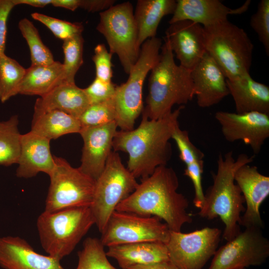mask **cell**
Here are the masks:
<instances>
[{
    "mask_svg": "<svg viewBox=\"0 0 269 269\" xmlns=\"http://www.w3.org/2000/svg\"><path fill=\"white\" fill-rule=\"evenodd\" d=\"M254 157L255 155L242 153L235 159L232 151L224 155L220 153L217 172L213 174V184L204 194V202L198 213L207 220L220 218L225 225L222 237L227 241L241 232V214L245 211L244 197L235 182V173L241 166L250 164Z\"/></svg>",
    "mask_w": 269,
    "mask_h": 269,
    "instance_id": "cell-3",
    "label": "cell"
},
{
    "mask_svg": "<svg viewBox=\"0 0 269 269\" xmlns=\"http://www.w3.org/2000/svg\"><path fill=\"white\" fill-rule=\"evenodd\" d=\"M250 4L247 0L239 7L230 8L219 0H177L169 23L189 20L207 27L228 20L229 15L245 12Z\"/></svg>",
    "mask_w": 269,
    "mask_h": 269,
    "instance_id": "cell-19",
    "label": "cell"
},
{
    "mask_svg": "<svg viewBox=\"0 0 269 269\" xmlns=\"http://www.w3.org/2000/svg\"><path fill=\"white\" fill-rule=\"evenodd\" d=\"M94 224L90 206L44 211L36 223L42 248L60 261L72 253Z\"/></svg>",
    "mask_w": 269,
    "mask_h": 269,
    "instance_id": "cell-5",
    "label": "cell"
},
{
    "mask_svg": "<svg viewBox=\"0 0 269 269\" xmlns=\"http://www.w3.org/2000/svg\"><path fill=\"white\" fill-rule=\"evenodd\" d=\"M179 152V158L185 165L204 161V153L190 140L187 131L182 130L179 125L175 129L171 136Z\"/></svg>",
    "mask_w": 269,
    "mask_h": 269,
    "instance_id": "cell-35",
    "label": "cell"
},
{
    "mask_svg": "<svg viewBox=\"0 0 269 269\" xmlns=\"http://www.w3.org/2000/svg\"><path fill=\"white\" fill-rule=\"evenodd\" d=\"M112 55L104 44H99L95 47L92 60L95 66L96 78L105 82L112 81Z\"/></svg>",
    "mask_w": 269,
    "mask_h": 269,
    "instance_id": "cell-37",
    "label": "cell"
},
{
    "mask_svg": "<svg viewBox=\"0 0 269 269\" xmlns=\"http://www.w3.org/2000/svg\"><path fill=\"white\" fill-rule=\"evenodd\" d=\"M136 178L123 164L117 152L109 155L105 168L96 180L90 206L95 224L102 233L117 206L137 186Z\"/></svg>",
    "mask_w": 269,
    "mask_h": 269,
    "instance_id": "cell-8",
    "label": "cell"
},
{
    "mask_svg": "<svg viewBox=\"0 0 269 269\" xmlns=\"http://www.w3.org/2000/svg\"><path fill=\"white\" fill-rule=\"evenodd\" d=\"M84 42L82 34L63 41L64 60L62 64L65 82L75 83V75L83 63Z\"/></svg>",
    "mask_w": 269,
    "mask_h": 269,
    "instance_id": "cell-32",
    "label": "cell"
},
{
    "mask_svg": "<svg viewBox=\"0 0 269 269\" xmlns=\"http://www.w3.org/2000/svg\"><path fill=\"white\" fill-rule=\"evenodd\" d=\"M106 255L115 259L122 269L169 260L165 244L155 242L111 246Z\"/></svg>",
    "mask_w": 269,
    "mask_h": 269,
    "instance_id": "cell-24",
    "label": "cell"
},
{
    "mask_svg": "<svg viewBox=\"0 0 269 269\" xmlns=\"http://www.w3.org/2000/svg\"><path fill=\"white\" fill-rule=\"evenodd\" d=\"M191 77L194 96L200 108L216 105L229 95L226 77L207 52L191 70Z\"/></svg>",
    "mask_w": 269,
    "mask_h": 269,
    "instance_id": "cell-18",
    "label": "cell"
},
{
    "mask_svg": "<svg viewBox=\"0 0 269 269\" xmlns=\"http://www.w3.org/2000/svg\"><path fill=\"white\" fill-rule=\"evenodd\" d=\"M31 16L48 27L57 38L63 41L81 34L84 29L80 22H71L38 12L32 13Z\"/></svg>",
    "mask_w": 269,
    "mask_h": 269,
    "instance_id": "cell-34",
    "label": "cell"
},
{
    "mask_svg": "<svg viewBox=\"0 0 269 269\" xmlns=\"http://www.w3.org/2000/svg\"><path fill=\"white\" fill-rule=\"evenodd\" d=\"M127 269H178L169 260L147 265H137Z\"/></svg>",
    "mask_w": 269,
    "mask_h": 269,
    "instance_id": "cell-41",
    "label": "cell"
},
{
    "mask_svg": "<svg viewBox=\"0 0 269 269\" xmlns=\"http://www.w3.org/2000/svg\"><path fill=\"white\" fill-rule=\"evenodd\" d=\"M79 119L57 110L33 115L31 131L50 140L62 135L80 133Z\"/></svg>",
    "mask_w": 269,
    "mask_h": 269,
    "instance_id": "cell-27",
    "label": "cell"
},
{
    "mask_svg": "<svg viewBox=\"0 0 269 269\" xmlns=\"http://www.w3.org/2000/svg\"><path fill=\"white\" fill-rule=\"evenodd\" d=\"M104 247L100 239L86 238L82 249L78 252L76 269H118L108 260Z\"/></svg>",
    "mask_w": 269,
    "mask_h": 269,
    "instance_id": "cell-31",
    "label": "cell"
},
{
    "mask_svg": "<svg viewBox=\"0 0 269 269\" xmlns=\"http://www.w3.org/2000/svg\"><path fill=\"white\" fill-rule=\"evenodd\" d=\"M204 29L206 52L226 79L250 73L254 45L243 28L228 20Z\"/></svg>",
    "mask_w": 269,
    "mask_h": 269,
    "instance_id": "cell-6",
    "label": "cell"
},
{
    "mask_svg": "<svg viewBox=\"0 0 269 269\" xmlns=\"http://www.w3.org/2000/svg\"><path fill=\"white\" fill-rule=\"evenodd\" d=\"M50 140L35 133L21 134L20 152L16 175L19 178H29L40 172L48 175L52 171L55 161L51 154Z\"/></svg>",
    "mask_w": 269,
    "mask_h": 269,
    "instance_id": "cell-21",
    "label": "cell"
},
{
    "mask_svg": "<svg viewBox=\"0 0 269 269\" xmlns=\"http://www.w3.org/2000/svg\"><path fill=\"white\" fill-rule=\"evenodd\" d=\"M227 86L235 103L236 113L258 112L269 115V87L254 80L250 73L232 79Z\"/></svg>",
    "mask_w": 269,
    "mask_h": 269,
    "instance_id": "cell-23",
    "label": "cell"
},
{
    "mask_svg": "<svg viewBox=\"0 0 269 269\" xmlns=\"http://www.w3.org/2000/svg\"><path fill=\"white\" fill-rule=\"evenodd\" d=\"M164 41L175 53L179 65L190 70L206 52L203 26L189 20L170 24Z\"/></svg>",
    "mask_w": 269,
    "mask_h": 269,
    "instance_id": "cell-17",
    "label": "cell"
},
{
    "mask_svg": "<svg viewBox=\"0 0 269 269\" xmlns=\"http://www.w3.org/2000/svg\"><path fill=\"white\" fill-rule=\"evenodd\" d=\"M250 25L257 33L264 47L267 55H269V0H261L257 11L250 18Z\"/></svg>",
    "mask_w": 269,
    "mask_h": 269,
    "instance_id": "cell-36",
    "label": "cell"
},
{
    "mask_svg": "<svg viewBox=\"0 0 269 269\" xmlns=\"http://www.w3.org/2000/svg\"><path fill=\"white\" fill-rule=\"evenodd\" d=\"M162 40L154 37L145 41L140 47L137 60L131 70L127 81L117 86L114 101L116 123L122 131L134 129L135 121L143 109V85L147 74L157 62Z\"/></svg>",
    "mask_w": 269,
    "mask_h": 269,
    "instance_id": "cell-7",
    "label": "cell"
},
{
    "mask_svg": "<svg viewBox=\"0 0 269 269\" xmlns=\"http://www.w3.org/2000/svg\"><path fill=\"white\" fill-rule=\"evenodd\" d=\"M64 81V67L59 61L48 65H31L26 69L18 94L41 97Z\"/></svg>",
    "mask_w": 269,
    "mask_h": 269,
    "instance_id": "cell-26",
    "label": "cell"
},
{
    "mask_svg": "<svg viewBox=\"0 0 269 269\" xmlns=\"http://www.w3.org/2000/svg\"><path fill=\"white\" fill-rule=\"evenodd\" d=\"M26 69L5 54L0 56V101L4 103L18 94Z\"/></svg>",
    "mask_w": 269,
    "mask_h": 269,
    "instance_id": "cell-29",
    "label": "cell"
},
{
    "mask_svg": "<svg viewBox=\"0 0 269 269\" xmlns=\"http://www.w3.org/2000/svg\"><path fill=\"white\" fill-rule=\"evenodd\" d=\"M18 28L26 41L30 53L32 66H44L52 64L55 61L49 49L44 44L38 30L27 18L21 19Z\"/></svg>",
    "mask_w": 269,
    "mask_h": 269,
    "instance_id": "cell-30",
    "label": "cell"
},
{
    "mask_svg": "<svg viewBox=\"0 0 269 269\" xmlns=\"http://www.w3.org/2000/svg\"><path fill=\"white\" fill-rule=\"evenodd\" d=\"M18 123L17 115L0 122V165L8 166L18 162L21 135Z\"/></svg>",
    "mask_w": 269,
    "mask_h": 269,
    "instance_id": "cell-28",
    "label": "cell"
},
{
    "mask_svg": "<svg viewBox=\"0 0 269 269\" xmlns=\"http://www.w3.org/2000/svg\"><path fill=\"white\" fill-rule=\"evenodd\" d=\"M15 5L21 4H27L34 7H43L51 4L52 0H12Z\"/></svg>",
    "mask_w": 269,
    "mask_h": 269,
    "instance_id": "cell-43",
    "label": "cell"
},
{
    "mask_svg": "<svg viewBox=\"0 0 269 269\" xmlns=\"http://www.w3.org/2000/svg\"><path fill=\"white\" fill-rule=\"evenodd\" d=\"M116 122L104 125L82 128L80 132L83 140L81 171L96 180L103 172L113 148L117 131Z\"/></svg>",
    "mask_w": 269,
    "mask_h": 269,
    "instance_id": "cell-16",
    "label": "cell"
},
{
    "mask_svg": "<svg viewBox=\"0 0 269 269\" xmlns=\"http://www.w3.org/2000/svg\"><path fill=\"white\" fill-rule=\"evenodd\" d=\"M222 234L209 227L187 233L170 231L165 244L169 261L178 269H202L217 250Z\"/></svg>",
    "mask_w": 269,
    "mask_h": 269,
    "instance_id": "cell-12",
    "label": "cell"
},
{
    "mask_svg": "<svg viewBox=\"0 0 269 269\" xmlns=\"http://www.w3.org/2000/svg\"><path fill=\"white\" fill-rule=\"evenodd\" d=\"M78 119L82 128L100 126L116 122V111L114 98L90 105Z\"/></svg>",
    "mask_w": 269,
    "mask_h": 269,
    "instance_id": "cell-33",
    "label": "cell"
},
{
    "mask_svg": "<svg viewBox=\"0 0 269 269\" xmlns=\"http://www.w3.org/2000/svg\"><path fill=\"white\" fill-rule=\"evenodd\" d=\"M246 269L245 268H239V269Z\"/></svg>",
    "mask_w": 269,
    "mask_h": 269,
    "instance_id": "cell-44",
    "label": "cell"
},
{
    "mask_svg": "<svg viewBox=\"0 0 269 269\" xmlns=\"http://www.w3.org/2000/svg\"><path fill=\"white\" fill-rule=\"evenodd\" d=\"M176 5L174 0H137L134 15L139 47L147 39L156 37L161 20L167 15L172 14Z\"/></svg>",
    "mask_w": 269,
    "mask_h": 269,
    "instance_id": "cell-25",
    "label": "cell"
},
{
    "mask_svg": "<svg viewBox=\"0 0 269 269\" xmlns=\"http://www.w3.org/2000/svg\"><path fill=\"white\" fill-rule=\"evenodd\" d=\"M246 203L240 226L245 228H263L260 211L261 204L269 195V177L261 173L257 166L245 164L239 167L234 175Z\"/></svg>",
    "mask_w": 269,
    "mask_h": 269,
    "instance_id": "cell-15",
    "label": "cell"
},
{
    "mask_svg": "<svg viewBox=\"0 0 269 269\" xmlns=\"http://www.w3.org/2000/svg\"><path fill=\"white\" fill-rule=\"evenodd\" d=\"M90 105L84 89L64 81L36 100L33 115L57 110L79 119Z\"/></svg>",
    "mask_w": 269,
    "mask_h": 269,
    "instance_id": "cell-22",
    "label": "cell"
},
{
    "mask_svg": "<svg viewBox=\"0 0 269 269\" xmlns=\"http://www.w3.org/2000/svg\"><path fill=\"white\" fill-rule=\"evenodd\" d=\"M269 256V241L262 228H245L217 249L208 269H237L263 265Z\"/></svg>",
    "mask_w": 269,
    "mask_h": 269,
    "instance_id": "cell-13",
    "label": "cell"
},
{
    "mask_svg": "<svg viewBox=\"0 0 269 269\" xmlns=\"http://www.w3.org/2000/svg\"><path fill=\"white\" fill-rule=\"evenodd\" d=\"M15 6L12 0H0V56L5 54L7 20Z\"/></svg>",
    "mask_w": 269,
    "mask_h": 269,
    "instance_id": "cell-39",
    "label": "cell"
},
{
    "mask_svg": "<svg viewBox=\"0 0 269 269\" xmlns=\"http://www.w3.org/2000/svg\"><path fill=\"white\" fill-rule=\"evenodd\" d=\"M170 230L155 216H143L115 211L100 239L104 247L155 242L166 244Z\"/></svg>",
    "mask_w": 269,
    "mask_h": 269,
    "instance_id": "cell-11",
    "label": "cell"
},
{
    "mask_svg": "<svg viewBox=\"0 0 269 269\" xmlns=\"http://www.w3.org/2000/svg\"><path fill=\"white\" fill-rule=\"evenodd\" d=\"M99 15L97 30L106 39L109 52L117 55L124 70L129 74L140 50L133 5L129 1L113 5Z\"/></svg>",
    "mask_w": 269,
    "mask_h": 269,
    "instance_id": "cell-9",
    "label": "cell"
},
{
    "mask_svg": "<svg viewBox=\"0 0 269 269\" xmlns=\"http://www.w3.org/2000/svg\"><path fill=\"white\" fill-rule=\"evenodd\" d=\"M79 3L80 0H52L51 4L74 11L79 7Z\"/></svg>",
    "mask_w": 269,
    "mask_h": 269,
    "instance_id": "cell-42",
    "label": "cell"
},
{
    "mask_svg": "<svg viewBox=\"0 0 269 269\" xmlns=\"http://www.w3.org/2000/svg\"><path fill=\"white\" fill-rule=\"evenodd\" d=\"M60 262L37 253L19 237H0V267L3 269H66Z\"/></svg>",
    "mask_w": 269,
    "mask_h": 269,
    "instance_id": "cell-20",
    "label": "cell"
},
{
    "mask_svg": "<svg viewBox=\"0 0 269 269\" xmlns=\"http://www.w3.org/2000/svg\"><path fill=\"white\" fill-rule=\"evenodd\" d=\"M184 107L180 106L157 120L149 119L142 113L137 128L116 132L113 141L114 151L128 153L127 168L136 179L145 178L157 167L166 165L172 155L169 140L179 125L178 118Z\"/></svg>",
    "mask_w": 269,
    "mask_h": 269,
    "instance_id": "cell-1",
    "label": "cell"
},
{
    "mask_svg": "<svg viewBox=\"0 0 269 269\" xmlns=\"http://www.w3.org/2000/svg\"><path fill=\"white\" fill-rule=\"evenodd\" d=\"M215 118L221 126L225 139L230 142L242 140L250 146L254 154L261 151L269 137V115L250 112L243 114L218 111Z\"/></svg>",
    "mask_w": 269,
    "mask_h": 269,
    "instance_id": "cell-14",
    "label": "cell"
},
{
    "mask_svg": "<svg viewBox=\"0 0 269 269\" xmlns=\"http://www.w3.org/2000/svg\"><path fill=\"white\" fill-rule=\"evenodd\" d=\"M140 180L116 211L157 217L172 231L180 232L184 225L192 223V217L187 211L188 200L177 191L179 180L172 168L159 166L151 175Z\"/></svg>",
    "mask_w": 269,
    "mask_h": 269,
    "instance_id": "cell-2",
    "label": "cell"
},
{
    "mask_svg": "<svg viewBox=\"0 0 269 269\" xmlns=\"http://www.w3.org/2000/svg\"><path fill=\"white\" fill-rule=\"evenodd\" d=\"M194 97L191 70L176 64L173 52L164 41L159 58L150 71L142 113L149 119L157 120L170 113L174 105L184 106Z\"/></svg>",
    "mask_w": 269,
    "mask_h": 269,
    "instance_id": "cell-4",
    "label": "cell"
},
{
    "mask_svg": "<svg viewBox=\"0 0 269 269\" xmlns=\"http://www.w3.org/2000/svg\"><path fill=\"white\" fill-rule=\"evenodd\" d=\"M115 3L114 0H80L79 7L90 12L103 11Z\"/></svg>",
    "mask_w": 269,
    "mask_h": 269,
    "instance_id": "cell-40",
    "label": "cell"
},
{
    "mask_svg": "<svg viewBox=\"0 0 269 269\" xmlns=\"http://www.w3.org/2000/svg\"><path fill=\"white\" fill-rule=\"evenodd\" d=\"M55 166L49 175L50 185L44 211L90 206L96 180L65 159L54 156Z\"/></svg>",
    "mask_w": 269,
    "mask_h": 269,
    "instance_id": "cell-10",
    "label": "cell"
},
{
    "mask_svg": "<svg viewBox=\"0 0 269 269\" xmlns=\"http://www.w3.org/2000/svg\"><path fill=\"white\" fill-rule=\"evenodd\" d=\"M117 85L95 78L91 84L84 89L90 105L102 103L113 99Z\"/></svg>",
    "mask_w": 269,
    "mask_h": 269,
    "instance_id": "cell-38",
    "label": "cell"
}]
</instances>
